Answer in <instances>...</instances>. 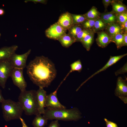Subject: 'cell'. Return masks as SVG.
Masks as SVG:
<instances>
[{"instance_id":"obj_23","label":"cell","mask_w":127,"mask_h":127,"mask_svg":"<svg viewBox=\"0 0 127 127\" xmlns=\"http://www.w3.org/2000/svg\"><path fill=\"white\" fill-rule=\"evenodd\" d=\"M83 29L80 24L73 25L68 29V33L75 40L78 34Z\"/></svg>"},{"instance_id":"obj_27","label":"cell","mask_w":127,"mask_h":127,"mask_svg":"<svg viewBox=\"0 0 127 127\" xmlns=\"http://www.w3.org/2000/svg\"><path fill=\"white\" fill-rule=\"evenodd\" d=\"M71 14L73 25L81 24L86 20L83 14L77 15Z\"/></svg>"},{"instance_id":"obj_29","label":"cell","mask_w":127,"mask_h":127,"mask_svg":"<svg viewBox=\"0 0 127 127\" xmlns=\"http://www.w3.org/2000/svg\"><path fill=\"white\" fill-rule=\"evenodd\" d=\"M92 31L83 29L76 36L75 39L76 42H80L83 39Z\"/></svg>"},{"instance_id":"obj_1","label":"cell","mask_w":127,"mask_h":127,"mask_svg":"<svg viewBox=\"0 0 127 127\" xmlns=\"http://www.w3.org/2000/svg\"><path fill=\"white\" fill-rule=\"evenodd\" d=\"M27 69L30 80L39 87H48L56 75L54 64L43 56H36L29 63Z\"/></svg>"},{"instance_id":"obj_15","label":"cell","mask_w":127,"mask_h":127,"mask_svg":"<svg viewBox=\"0 0 127 127\" xmlns=\"http://www.w3.org/2000/svg\"><path fill=\"white\" fill-rule=\"evenodd\" d=\"M18 48V46L14 45L10 46H5L0 49V61L9 60L15 53Z\"/></svg>"},{"instance_id":"obj_9","label":"cell","mask_w":127,"mask_h":127,"mask_svg":"<svg viewBox=\"0 0 127 127\" xmlns=\"http://www.w3.org/2000/svg\"><path fill=\"white\" fill-rule=\"evenodd\" d=\"M66 30L60 25L57 22L51 25L45 31L46 36L52 39L57 40L66 33Z\"/></svg>"},{"instance_id":"obj_16","label":"cell","mask_w":127,"mask_h":127,"mask_svg":"<svg viewBox=\"0 0 127 127\" xmlns=\"http://www.w3.org/2000/svg\"><path fill=\"white\" fill-rule=\"evenodd\" d=\"M105 29V32L111 38L117 34L124 33L120 25L116 23L107 25Z\"/></svg>"},{"instance_id":"obj_6","label":"cell","mask_w":127,"mask_h":127,"mask_svg":"<svg viewBox=\"0 0 127 127\" xmlns=\"http://www.w3.org/2000/svg\"><path fill=\"white\" fill-rule=\"evenodd\" d=\"M64 81L60 83L54 92L47 95L45 103V107L50 110H56L66 108L59 101L57 96V91Z\"/></svg>"},{"instance_id":"obj_17","label":"cell","mask_w":127,"mask_h":127,"mask_svg":"<svg viewBox=\"0 0 127 127\" xmlns=\"http://www.w3.org/2000/svg\"><path fill=\"white\" fill-rule=\"evenodd\" d=\"M100 18L107 25L116 23V14L112 11L101 13Z\"/></svg>"},{"instance_id":"obj_7","label":"cell","mask_w":127,"mask_h":127,"mask_svg":"<svg viewBox=\"0 0 127 127\" xmlns=\"http://www.w3.org/2000/svg\"><path fill=\"white\" fill-rule=\"evenodd\" d=\"M31 51L30 49L23 54L19 55L15 53L13 54L9 60L13 68L23 69L26 67V61Z\"/></svg>"},{"instance_id":"obj_35","label":"cell","mask_w":127,"mask_h":127,"mask_svg":"<svg viewBox=\"0 0 127 127\" xmlns=\"http://www.w3.org/2000/svg\"><path fill=\"white\" fill-rule=\"evenodd\" d=\"M60 126L58 120H55L51 122L48 127H60Z\"/></svg>"},{"instance_id":"obj_25","label":"cell","mask_w":127,"mask_h":127,"mask_svg":"<svg viewBox=\"0 0 127 127\" xmlns=\"http://www.w3.org/2000/svg\"><path fill=\"white\" fill-rule=\"evenodd\" d=\"M123 33H119L114 36L111 38L112 42L116 44L118 49L123 46Z\"/></svg>"},{"instance_id":"obj_14","label":"cell","mask_w":127,"mask_h":127,"mask_svg":"<svg viewBox=\"0 0 127 127\" xmlns=\"http://www.w3.org/2000/svg\"><path fill=\"white\" fill-rule=\"evenodd\" d=\"M97 33V36L96 41L99 47L103 48H105L112 42L111 38L105 31H99Z\"/></svg>"},{"instance_id":"obj_30","label":"cell","mask_w":127,"mask_h":127,"mask_svg":"<svg viewBox=\"0 0 127 127\" xmlns=\"http://www.w3.org/2000/svg\"><path fill=\"white\" fill-rule=\"evenodd\" d=\"M95 20H86L80 24L83 29L92 30Z\"/></svg>"},{"instance_id":"obj_34","label":"cell","mask_w":127,"mask_h":127,"mask_svg":"<svg viewBox=\"0 0 127 127\" xmlns=\"http://www.w3.org/2000/svg\"><path fill=\"white\" fill-rule=\"evenodd\" d=\"M47 0H26L24 1V2L26 3L28 2L31 1L35 4L39 3L45 4H47Z\"/></svg>"},{"instance_id":"obj_39","label":"cell","mask_w":127,"mask_h":127,"mask_svg":"<svg viewBox=\"0 0 127 127\" xmlns=\"http://www.w3.org/2000/svg\"><path fill=\"white\" fill-rule=\"evenodd\" d=\"M4 99L2 94V91L0 88V103H1Z\"/></svg>"},{"instance_id":"obj_38","label":"cell","mask_w":127,"mask_h":127,"mask_svg":"<svg viewBox=\"0 0 127 127\" xmlns=\"http://www.w3.org/2000/svg\"><path fill=\"white\" fill-rule=\"evenodd\" d=\"M20 119L22 127H28L24 120L21 117L20 118Z\"/></svg>"},{"instance_id":"obj_24","label":"cell","mask_w":127,"mask_h":127,"mask_svg":"<svg viewBox=\"0 0 127 127\" xmlns=\"http://www.w3.org/2000/svg\"><path fill=\"white\" fill-rule=\"evenodd\" d=\"M107 25L100 18L95 20L92 31L94 33L102 31L105 29Z\"/></svg>"},{"instance_id":"obj_37","label":"cell","mask_w":127,"mask_h":127,"mask_svg":"<svg viewBox=\"0 0 127 127\" xmlns=\"http://www.w3.org/2000/svg\"><path fill=\"white\" fill-rule=\"evenodd\" d=\"M123 46H127V32L123 33Z\"/></svg>"},{"instance_id":"obj_3","label":"cell","mask_w":127,"mask_h":127,"mask_svg":"<svg viewBox=\"0 0 127 127\" xmlns=\"http://www.w3.org/2000/svg\"><path fill=\"white\" fill-rule=\"evenodd\" d=\"M43 115L48 120L55 119L65 121H76L82 117L81 113L75 108L56 110L46 108Z\"/></svg>"},{"instance_id":"obj_5","label":"cell","mask_w":127,"mask_h":127,"mask_svg":"<svg viewBox=\"0 0 127 127\" xmlns=\"http://www.w3.org/2000/svg\"><path fill=\"white\" fill-rule=\"evenodd\" d=\"M13 69L9 59L0 61V86L3 88H5L7 80Z\"/></svg>"},{"instance_id":"obj_19","label":"cell","mask_w":127,"mask_h":127,"mask_svg":"<svg viewBox=\"0 0 127 127\" xmlns=\"http://www.w3.org/2000/svg\"><path fill=\"white\" fill-rule=\"evenodd\" d=\"M62 46L65 48H68L76 42L75 39L68 33H65L58 39Z\"/></svg>"},{"instance_id":"obj_4","label":"cell","mask_w":127,"mask_h":127,"mask_svg":"<svg viewBox=\"0 0 127 127\" xmlns=\"http://www.w3.org/2000/svg\"><path fill=\"white\" fill-rule=\"evenodd\" d=\"M1 103L3 117L6 121L21 117L23 111L18 101L4 99Z\"/></svg>"},{"instance_id":"obj_41","label":"cell","mask_w":127,"mask_h":127,"mask_svg":"<svg viewBox=\"0 0 127 127\" xmlns=\"http://www.w3.org/2000/svg\"><path fill=\"white\" fill-rule=\"evenodd\" d=\"M1 36V34L0 33V37Z\"/></svg>"},{"instance_id":"obj_31","label":"cell","mask_w":127,"mask_h":127,"mask_svg":"<svg viewBox=\"0 0 127 127\" xmlns=\"http://www.w3.org/2000/svg\"><path fill=\"white\" fill-rule=\"evenodd\" d=\"M127 63H126L121 69L115 72V74L116 75H117L119 74H123L127 72Z\"/></svg>"},{"instance_id":"obj_21","label":"cell","mask_w":127,"mask_h":127,"mask_svg":"<svg viewBox=\"0 0 127 127\" xmlns=\"http://www.w3.org/2000/svg\"><path fill=\"white\" fill-rule=\"evenodd\" d=\"M48 120L41 114H38L36 115L32 125L34 127H44L47 124Z\"/></svg>"},{"instance_id":"obj_10","label":"cell","mask_w":127,"mask_h":127,"mask_svg":"<svg viewBox=\"0 0 127 127\" xmlns=\"http://www.w3.org/2000/svg\"><path fill=\"white\" fill-rule=\"evenodd\" d=\"M115 93L116 96L118 97L125 103H127V78L124 79L121 77H119L118 78Z\"/></svg>"},{"instance_id":"obj_40","label":"cell","mask_w":127,"mask_h":127,"mask_svg":"<svg viewBox=\"0 0 127 127\" xmlns=\"http://www.w3.org/2000/svg\"><path fill=\"white\" fill-rule=\"evenodd\" d=\"M4 10L0 8V15H2L4 14Z\"/></svg>"},{"instance_id":"obj_20","label":"cell","mask_w":127,"mask_h":127,"mask_svg":"<svg viewBox=\"0 0 127 127\" xmlns=\"http://www.w3.org/2000/svg\"><path fill=\"white\" fill-rule=\"evenodd\" d=\"M94 33L92 31L81 40L80 42L87 51H89L94 40Z\"/></svg>"},{"instance_id":"obj_33","label":"cell","mask_w":127,"mask_h":127,"mask_svg":"<svg viewBox=\"0 0 127 127\" xmlns=\"http://www.w3.org/2000/svg\"><path fill=\"white\" fill-rule=\"evenodd\" d=\"M112 1V0H103L102 2L104 6L105 11H107L108 6L111 4Z\"/></svg>"},{"instance_id":"obj_18","label":"cell","mask_w":127,"mask_h":127,"mask_svg":"<svg viewBox=\"0 0 127 127\" xmlns=\"http://www.w3.org/2000/svg\"><path fill=\"white\" fill-rule=\"evenodd\" d=\"M112 11L116 14L127 12V7L120 0H112Z\"/></svg>"},{"instance_id":"obj_28","label":"cell","mask_w":127,"mask_h":127,"mask_svg":"<svg viewBox=\"0 0 127 127\" xmlns=\"http://www.w3.org/2000/svg\"><path fill=\"white\" fill-rule=\"evenodd\" d=\"M116 23L120 25L127 21V12L116 14Z\"/></svg>"},{"instance_id":"obj_8","label":"cell","mask_w":127,"mask_h":127,"mask_svg":"<svg viewBox=\"0 0 127 127\" xmlns=\"http://www.w3.org/2000/svg\"><path fill=\"white\" fill-rule=\"evenodd\" d=\"M23 69L13 68L10 76L14 84L18 87L20 91L26 90L27 83L23 75Z\"/></svg>"},{"instance_id":"obj_36","label":"cell","mask_w":127,"mask_h":127,"mask_svg":"<svg viewBox=\"0 0 127 127\" xmlns=\"http://www.w3.org/2000/svg\"><path fill=\"white\" fill-rule=\"evenodd\" d=\"M121 29L123 32H127V21L120 25Z\"/></svg>"},{"instance_id":"obj_11","label":"cell","mask_w":127,"mask_h":127,"mask_svg":"<svg viewBox=\"0 0 127 127\" xmlns=\"http://www.w3.org/2000/svg\"><path fill=\"white\" fill-rule=\"evenodd\" d=\"M37 100L38 105L39 113L43 114L45 112L47 92L44 88L39 87V89L36 91Z\"/></svg>"},{"instance_id":"obj_22","label":"cell","mask_w":127,"mask_h":127,"mask_svg":"<svg viewBox=\"0 0 127 127\" xmlns=\"http://www.w3.org/2000/svg\"><path fill=\"white\" fill-rule=\"evenodd\" d=\"M100 14L97 8L93 6L89 11L83 15L86 20H96L100 18Z\"/></svg>"},{"instance_id":"obj_2","label":"cell","mask_w":127,"mask_h":127,"mask_svg":"<svg viewBox=\"0 0 127 127\" xmlns=\"http://www.w3.org/2000/svg\"><path fill=\"white\" fill-rule=\"evenodd\" d=\"M18 100L25 115H31L39 114L36 91L26 90L21 91Z\"/></svg>"},{"instance_id":"obj_32","label":"cell","mask_w":127,"mask_h":127,"mask_svg":"<svg viewBox=\"0 0 127 127\" xmlns=\"http://www.w3.org/2000/svg\"><path fill=\"white\" fill-rule=\"evenodd\" d=\"M104 119L106 122L107 127H118L115 123L109 121L106 118Z\"/></svg>"},{"instance_id":"obj_26","label":"cell","mask_w":127,"mask_h":127,"mask_svg":"<svg viewBox=\"0 0 127 127\" xmlns=\"http://www.w3.org/2000/svg\"><path fill=\"white\" fill-rule=\"evenodd\" d=\"M71 69L64 79L65 80L70 74L75 71L80 72L82 70V66L80 60H79L72 63L70 65Z\"/></svg>"},{"instance_id":"obj_12","label":"cell","mask_w":127,"mask_h":127,"mask_svg":"<svg viewBox=\"0 0 127 127\" xmlns=\"http://www.w3.org/2000/svg\"><path fill=\"white\" fill-rule=\"evenodd\" d=\"M127 55V53H126L123 55L118 56H110L109 59L105 65L102 68L95 72L89 77L84 82L81 84L77 89L78 90L79 89V88L82 85L85 83L89 79H91V78L93 77L95 75L98 74L100 72L105 70L107 69V68L110 67L116 63L123 57L126 56Z\"/></svg>"},{"instance_id":"obj_13","label":"cell","mask_w":127,"mask_h":127,"mask_svg":"<svg viewBox=\"0 0 127 127\" xmlns=\"http://www.w3.org/2000/svg\"><path fill=\"white\" fill-rule=\"evenodd\" d=\"M57 23L66 30H68L73 25L71 14L68 12L62 14Z\"/></svg>"}]
</instances>
